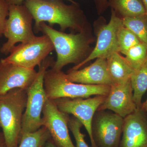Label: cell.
I'll return each instance as SVG.
<instances>
[{
	"mask_svg": "<svg viewBox=\"0 0 147 147\" xmlns=\"http://www.w3.org/2000/svg\"><path fill=\"white\" fill-rule=\"evenodd\" d=\"M24 3L34 20L35 32L40 24L45 22L52 27L58 24L63 32L67 29L78 32L86 29L83 15L76 7L77 4L67 5L61 0H26Z\"/></svg>",
	"mask_w": 147,
	"mask_h": 147,
	"instance_id": "1",
	"label": "cell"
},
{
	"mask_svg": "<svg viewBox=\"0 0 147 147\" xmlns=\"http://www.w3.org/2000/svg\"><path fill=\"white\" fill-rule=\"evenodd\" d=\"M38 32L47 35L53 43L57 54V59L52 67L56 70H61L69 64L77 65L91 53L90 44L92 39L86 29L76 34H67L42 22L35 33Z\"/></svg>",
	"mask_w": 147,
	"mask_h": 147,
	"instance_id": "2",
	"label": "cell"
},
{
	"mask_svg": "<svg viewBox=\"0 0 147 147\" xmlns=\"http://www.w3.org/2000/svg\"><path fill=\"white\" fill-rule=\"evenodd\" d=\"M27 100V90L20 88L0 96V127L6 147L18 146Z\"/></svg>",
	"mask_w": 147,
	"mask_h": 147,
	"instance_id": "3",
	"label": "cell"
},
{
	"mask_svg": "<svg viewBox=\"0 0 147 147\" xmlns=\"http://www.w3.org/2000/svg\"><path fill=\"white\" fill-rule=\"evenodd\" d=\"M44 88L47 98L54 100L64 98H86L93 95L107 96L111 86L74 83L67 79L62 70L51 67L45 74Z\"/></svg>",
	"mask_w": 147,
	"mask_h": 147,
	"instance_id": "4",
	"label": "cell"
},
{
	"mask_svg": "<svg viewBox=\"0 0 147 147\" xmlns=\"http://www.w3.org/2000/svg\"><path fill=\"white\" fill-rule=\"evenodd\" d=\"M55 62L53 57H47L39 66L35 79L27 90L26 105L23 115L20 141L24 135L36 131L42 126L41 115L47 99L44 88V75Z\"/></svg>",
	"mask_w": 147,
	"mask_h": 147,
	"instance_id": "5",
	"label": "cell"
},
{
	"mask_svg": "<svg viewBox=\"0 0 147 147\" xmlns=\"http://www.w3.org/2000/svg\"><path fill=\"white\" fill-rule=\"evenodd\" d=\"M8 17L3 35L7 41L3 44L1 53L7 55L16 43H24L35 37L33 16L25 5H9Z\"/></svg>",
	"mask_w": 147,
	"mask_h": 147,
	"instance_id": "6",
	"label": "cell"
},
{
	"mask_svg": "<svg viewBox=\"0 0 147 147\" xmlns=\"http://www.w3.org/2000/svg\"><path fill=\"white\" fill-rule=\"evenodd\" d=\"M55 50L53 43L46 35L36 36L33 39L15 45L9 55L2 60L29 69L40 65Z\"/></svg>",
	"mask_w": 147,
	"mask_h": 147,
	"instance_id": "7",
	"label": "cell"
},
{
	"mask_svg": "<svg viewBox=\"0 0 147 147\" xmlns=\"http://www.w3.org/2000/svg\"><path fill=\"white\" fill-rule=\"evenodd\" d=\"M107 96L97 95L91 98H60L54 100L58 109L71 114L84 125L90 139L92 147H97L94 139L92 123L96 111L105 101Z\"/></svg>",
	"mask_w": 147,
	"mask_h": 147,
	"instance_id": "8",
	"label": "cell"
},
{
	"mask_svg": "<svg viewBox=\"0 0 147 147\" xmlns=\"http://www.w3.org/2000/svg\"><path fill=\"white\" fill-rule=\"evenodd\" d=\"M123 25L121 18L112 9L110 21L108 24L103 26L98 32L97 41L94 49L84 61L74 66L71 69H80L84 65L94 59L99 58L107 59L113 53H120L118 33Z\"/></svg>",
	"mask_w": 147,
	"mask_h": 147,
	"instance_id": "9",
	"label": "cell"
},
{
	"mask_svg": "<svg viewBox=\"0 0 147 147\" xmlns=\"http://www.w3.org/2000/svg\"><path fill=\"white\" fill-rule=\"evenodd\" d=\"M100 111L92 121V130L96 144L100 147H118L124 118L115 113Z\"/></svg>",
	"mask_w": 147,
	"mask_h": 147,
	"instance_id": "10",
	"label": "cell"
},
{
	"mask_svg": "<svg viewBox=\"0 0 147 147\" xmlns=\"http://www.w3.org/2000/svg\"><path fill=\"white\" fill-rule=\"evenodd\" d=\"M42 114V126L48 129L55 144L59 147H75L69 133L68 114L60 111L54 100L48 98Z\"/></svg>",
	"mask_w": 147,
	"mask_h": 147,
	"instance_id": "11",
	"label": "cell"
},
{
	"mask_svg": "<svg viewBox=\"0 0 147 147\" xmlns=\"http://www.w3.org/2000/svg\"><path fill=\"white\" fill-rule=\"evenodd\" d=\"M137 109L130 79L125 83L111 86L105 101L97 110H111L124 118Z\"/></svg>",
	"mask_w": 147,
	"mask_h": 147,
	"instance_id": "12",
	"label": "cell"
},
{
	"mask_svg": "<svg viewBox=\"0 0 147 147\" xmlns=\"http://www.w3.org/2000/svg\"><path fill=\"white\" fill-rule=\"evenodd\" d=\"M120 147H147V116L137 108L123 119Z\"/></svg>",
	"mask_w": 147,
	"mask_h": 147,
	"instance_id": "13",
	"label": "cell"
},
{
	"mask_svg": "<svg viewBox=\"0 0 147 147\" xmlns=\"http://www.w3.org/2000/svg\"><path fill=\"white\" fill-rule=\"evenodd\" d=\"M37 71L0 60V96L16 88L27 90L36 77Z\"/></svg>",
	"mask_w": 147,
	"mask_h": 147,
	"instance_id": "14",
	"label": "cell"
},
{
	"mask_svg": "<svg viewBox=\"0 0 147 147\" xmlns=\"http://www.w3.org/2000/svg\"><path fill=\"white\" fill-rule=\"evenodd\" d=\"M67 78L74 83L111 86L113 81L108 73L107 59L99 58L90 65L82 69H70L66 74Z\"/></svg>",
	"mask_w": 147,
	"mask_h": 147,
	"instance_id": "15",
	"label": "cell"
},
{
	"mask_svg": "<svg viewBox=\"0 0 147 147\" xmlns=\"http://www.w3.org/2000/svg\"><path fill=\"white\" fill-rule=\"evenodd\" d=\"M107 61L108 73L113 84H122L131 79L134 69L119 53L111 54Z\"/></svg>",
	"mask_w": 147,
	"mask_h": 147,
	"instance_id": "16",
	"label": "cell"
},
{
	"mask_svg": "<svg viewBox=\"0 0 147 147\" xmlns=\"http://www.w3.org/2000/svg\"><path fill=\"white\" fill-rule=\"evenodd\" d=\"M108 4L121 18L147 15L142 0H110Z\"/></svg>",
	"mask_w": 147,
	"mask_h": 147,
	"instance_id": "17",
	"label": "cell"
},
{
	"mask_svg": "<svg viewBox=\"0 0 147 147\" xmlns=\"http://www.w3.org/2000/svg\"><path fill=\"white\" fill-rule=\"evenodd\" d=\"M131 82L134 102L137 108H141L142 97L147 90V57L142 65L134 70Z\"/></svg>",
	"mask_w": 147,
	"mask_h": 147,
	"instance_id": "18",
	"label": "cell"
},
{
	"mask_svg": "<svg viewBox=\"0 0 147 147\" xmlns=\"http://www.w3.org/2000/svg\"><path fill=\"white\" fill-rule=\"evenodd\" d=\"M51 138L48 129L45 127L42 126L37 131L23 136L18 147H45Z\"/></svg>",
	"mask_w": 147,
	"mask_h": 147,
	"instance_id": "19",
	"label": "cell"
},
{
	"mask_svg": "<svg viewBox=\"0 0 147 147\" xmlns=\"http://www.w3.org/2000/svg\"><path fill=\"white\" fill-rule=\"evenodd\" d=\"M124 26L136 35L141 42L147 45V16L121 18Z\"/></svg>",
	"mask_w": 147,
	"mask_h": 147,
	"instance_id": "20",
	"label": "cell"
},
{
	"mask_svg": "<svg viewBox=\"0 0 147 147\" xmlns=\"http://www.w3.org/2000/svg\"><path fill=\"white\" fill-rule=\"evenodd\" d=\"M125 58L134 71L139 68L147 57V45L140 42L127 52Z\"/></svg>",
	"mask_w": 147,
	"mask_h": 147,
	"instance_id": "21",
	"label": "cell"
},
{
	"mask_svg": "<svg viewBox=\"0 0 147 147\" xmlns=\"http://www.w3.org/2000/svg\"><path fill=\"white\" fill-rule=\"evenodd\" d=\"M118 39L119 52L124 55L130 48L141 42L136 35L123 25L119 29Z\"/></svg>",
	"mask_w": 147,
	"mask_h": 147,
	"instance_id": "22",
	"label": "cell"
},
{
	"mask_svg": "<svg viewBox=\"0 0 147 147\" xmlns=\"http://www.w3.org/2000/svg\"><path fill=\"white\" fill-rule=\"evenodd\" d=\"M82 125L81 122L74 117L69 120L68 127L75 139L76 147H89L84 139L85 135L81 131Z\"/></svg>",
	"mask_w": 147,
	"mask_h": 147,
	"instance_id": "23",
	"label": "cell"
},
{
	"mask_svg": "<svg viewBox=\"0 0 147 147\" xmlns=\"http://www.w3.org/2000/svg\"><path fill=\"white\" fill-rule=\"evenodd\" d=\"M9 7V5L5 0H0V36L3 34L5 30L8 16Z\"/></svg>",
	"mask_w": 147,
	"mask_h": 147,
	"instance_id": "24",
	"label": "cell"
},
{
	"mask_svg": "<svg viewBox=\"0 0 147 147\" xmlns=\"http://www.w3.org/2000/svg\"><path fill=\"white\" fill-rule=\"evenodd\" d=\"M98 9L99 11L104 10L108 5V0H96Z\"/></svg>",
	"mask_w": 147,
	"mask_h": 147,
	"instance_id": "25",
	"label": "cell"
},
{
	"mask_svg": "<svg viewBox=\"0 0 147 147\" xmlns=\"http://www.w3.org/2000/svg\"><path fill=\"white\" fill-rule=\"evenodd\" d=\"M5 1L8 3L9 5H22V3L24 1L25 2L26 0H5ZM67 1H69L73 4H77L73 0H67Z\"/></svg>",
	"mask_w": 147,
	"mask_h": 147,
	"instance_id": "26",
	"label": "cell"
},
{
	"mask_svg": "<svg viewBox=\"0 0 147 147\" xmlns=\"http://www.w3.org/2000/svg\"><path fill=\"white\" fill-rule=\"evenodd\" d=\"M45 147H59L57 145L55 144V142H53V140L51 139L49 140L46 143Z\"/></svg>",
	"mask_w": 147,
	"mask_h": 147,
	"instance_id": "27",
	"label": "cell"
},
{
	"mask_svg": "<svg viewBox=\"0 0 147 147\" xmlns=\"http://www.w3.org/2000/svg\"><path fill=\"white\" fill-rule=\"evenodd\" d=\"M141 108L145 112L147 111V100H146V102L142 104Z\"/></svg>",
	"mask_w": 147,
	"mask_h": 147,
	"instance_id": "28",
	"label": "cell"
},
{
	"mask_svg": "<svg viewBox=\"0 0 147 147\" xmlns=\"http://www.w3.org/2000/svg\"><path fill=\"white\" fill-rule=\"evenodd\" d=\"M142 1L144 4V6L147 16V0H142Z\"/></svg>",
	"mask_w": 147,
	"mask_h": 147,
	"instance_id": "29",
	"label": "cell"
},
{
	"mask_svg": "<svg viewBox=\"0 0 147 147\" xmlns=\"http://www.w3.org/2000/svg\"><path fill=\"white\" fill-rule=\"evenodd\" d=\"M4 142V140L3 136V134L2 135L0 134V144Z\"/></svg>",
	"mask_w": 147,
	"mask_h": 147,
	"instance_id": "30",
	"label": "cell"
},
{
	"mask_svg": "<svg viewBox=\"0 0 147 147\" xmlns=\"http://www.w3.org/2000/svg\"><path fill=\"white\" fill-rule=\"evenodd\" d=\"M0 147H6L4 142L0 144Z\"/></svg>",
	"mask_w": 147,
	"mask_h": 147,
	"instance_id": "31",
	"label": "cell"
}]
</instances>
